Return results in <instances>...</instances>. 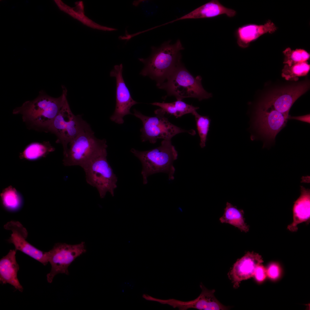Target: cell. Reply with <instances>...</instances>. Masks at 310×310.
Instances as JSON below:
<instances>
[{
	"mask_svg": "<svg viewBox=\"0 0 310 310\" xmlns=\"http://www.w3.org/2000/svg\"><path fill=\"white\" fill-rule=\"evenodd\" d=\"M184 49L179 39L174 44L169 40L158 47L152 46L150 57L138 59L144 65L140 74L155 80L158 87L166 80L181 61L180 52Z\"/></svg>",
	"mask_w": 310,
	"mask_h": 310,
	"instance_id": "1",
	"label": "cell"
},
{
	"mask_svg": "<svg viewBox=\"0 0 310 310\" xmlns=\"http://www.w3.org/2000/svg\"><path fill=\"white\" fill-rule=\"evenodd\" d=\"M62 87V92L59 97H52L41 90L36 98L15 108L13 113L21 115L24 121L47 130L67 100V89L63 86Z\"/></svg>",
	"mask_w": 310,
	"mask_h": 310,
	"instance_id": "2",
	"label": "cell"
},
{
	"mask_svg": "<svg viewBox=\"0 0 310 310\" xmlns=\"http://www.w3.org/2000/svg\"><path fill=\"white\" fill-rule=\"evenodd\" d=\"M131 152L142 164L144 184L148 183L149 176L158 173L167 174L169 180L174 179L175 169L173 164L178 154L171 140H163L160 146L150 150L140 151L132 148Z\"/></svg>",
	"mask_w": 310,
	"mask_h": 310,
	"instance_id": "3",
	"label": "cell"
},
{
	"mask_svg": "<svg viewBox=\"0 0 310 310\" xmlns=\"http://www.w3.org/2000/svg\"><path fill=\"white\" fill-rule=\"evenodd\" d=\"M69 145L63 160L66 166H78L82 168L96 157L107 152L106 140L96 138L90 125Z\"/></svg>",
	"mask_w": 310,
	"mask_h": 310,
	"instance_id": "4",
	"label": "cell"
},
{
	"mask_svg": "<svg viewBox=\"0 0 310 310\" xmlns=\"http://www.w3.org/2000/svg\"><path fill=\"white\" fill-rule=\"evenodd\" d=\"M202 80L201 76L195 77L192 75L181 61L166 80L158 88L165 90L168 96H174L177 100L191 98L201 101L212 96L204 89Z\"/></svg>",
	"mask_w": 310,
	"mask_h": 310,
	"instance_id": "5",
	"label": "cell"
},
{
	"mask_svg": "<svg viewBox=\"0 0 310 310\" xmlns=\"http://www.w3.org/2000/svg\"><path fill=\"white\" fill-rule=\"evenodd\" d=\"M133 111V115L142 123L140 129L142 142L149 141L154 144L158 139L171 140L173 137L181 133H187L192 135L195 133L193 130H185L171 123L165 117V112L161 108L154 111L155 115L153 117L144 115L135 109Z\"/></svg>",
	"mask_w": 310,
	"mask_h": 310,
	"instance_id": "6",
	"label": "cell"
},
{
	"mask_svg": "<svg viewBox=\"0 0 310 310\" xmlns=\"http://www.w3.org/2000/svg\"><path fill=\"white\" fill-rule=\"evenodd\" d=\"M89 125L81 115L73 114L67 100L47 130L56 136L57 143L61 144L64 155L68 145Z\"/></svg>",
	"mask_w": 310,
	"mask_h": 310,
	"instance_id": "7",
	"label": "cell"
},
{
	"mask_svg": "<svg viewBox=\"0 0 310 310\" xmlns=\"http://www.w3.org/2000/svg\"><path fill=\"white\" fill-rule=\"evenodd\" d=\"M107 152L93 159L83 168L86 182L96 188L101 198H104L107 192L112 196L117 187V177L107 159Z\"/></svg>",
	"mask_w": 310,
	"mask_h": 310,
	"instance_id": "8",
	"label": "cell"
},
{
	"mask_svg": "<svg viewBox=\"0 0 310 310\" xmlns=\"http://www.w3.org/2000/svg\"><path fill=\"white\" fill-rule=\"evenodd\" d=\"M85 243L75 245L57 243L48 252V261L51 266L50 272L46 275L48 282L51 283L59 274L68 275L69 266L78 257L86 252Z\"/></svg>",
	"mask_w": 310,
	"mask_h": 310,
	"instance_id": "9",
	"label": "cell"
},
{
	"mask_svg": "<svg viewBox=\"0 0 310 310\" xmlns=\"http://www.w3.org/2000/svg\"><path fill=\"white\" fill-rule=\"evenodd\" d=\"M288 116L272 108L258 104L253 119V126L263 138L272 142L286 126Z\"/></svg>",
	"mask_w": 310,
	"mask_h": 310,
	"instance_id": "10",
	"label": "cell"
},
{
	"mask_svg": "<svg viewBox=\"0 0 310 310\" xmlns=\"http://www.w3.org/2000/svg\"><path fill=\"white\" fill-rule=\"evenodd\" d=\"M123 65L121 64L115 65L110 73L111 77L115 78L116 84V106L110 119L119 124L124 123L125 116L132 114L130 111L131 107L139 103L132 98L123 78Z\"/></svg>",
	"mask_w": 310,
	"mask_h": 310,
	"instance_id": "11",
	"label": "cell"
},
{
	"mask_svg": "<svg viewBox=\"0 0 310 310\" xmlns=\"http://www.w3.org/2000/svg\"><path fill=\"white\" fill-rule=\"evenodd\" d=\"M202 292L196 299L190 301H183L174 299H162L152 297L150 300L162 304H166L173 308H177L180 310H186L190 308L200 310H228L230 307L221 303L214 294V289L209 290L202 284H200Z\"/></svg>",
	"mask_w": 310,
	"mask_h": 310,
	"instance_id": "12",
	"label": "cell"
},
{
	"mask_svg": "<svg viewBox=\"0 0 310 310\" xmlns=\"http://www.w3.org/2000/svg\"><path fill=\"white\" fill-rule=\"evenodd\" d=\"M4 228L11 231V236L8 241L13 244L15 249L28 255L44 266L47 264L49 262L48 252L39 250L26 241L27 231L20 222L9 221L4 225Z\"/></svg>",
	"mask_w": 310,
	"mask_h": 310,
	"instance_id": "13",
	"label": "cell"
},
{
	"mask_svg": "<svg viewBox=\"0 0 310 310\" xmlns=\"http://www.w3.org/2000/svg\"><path fill=\"white\" fill-rule=\"evenodd\" d=\"M309 87V84L306 83L284 88L271 94L259 104L288 115L294 103L308 90Z\"/></svg>",
	"mask_w": 310,
	"mask_h": 310,
	"instance_id": "14",
	"label": "cell"
},
{
	"mask_svg": "<svg viewBox=\"0 0 310 310\" xmlns=\"http://www.w3.org/2000/svg\"><path fill=\"white\" fill-rule=\"evenodd\" d=\"M263 262L261 256L253 251H248L238 259L228 274L233 287L238 288L242 281L253 277L256 267Z\"/></svg>",
	"mask_w": 310,
	"mask_h": 310,
	"instance_id": "15",
	"label": "cell"
},
{
	"mask_svg": "<svg viewBox=\"0 0 310 310\" xmlns=\"http://www.w3.org/2000/svg\"><path fill=\"white\" fill-rule=\"evenodd\" d=\"M276 30L277 27L270 20L264 25L248 24L243 25L235 30L237 43L240 48H247L251 42L262 35L268 33H272Z\"/></svg>",
	"mask_w": 310,
	"mask_h": 310,
	"instance_id": "16",
	"label": "cell"
},
{
	"mask_svg": "<svg viewBox=\"0 0 310 310\" xmlns=\"http://www.w3.org/2000/svg\"><path fill=\"white\" fill-rule=\"evenodd\" d=\"M236 14V12L234 10L225 7L218 0H212L191 12L165 24L184 20L212 18L223 14H225L228 17L232 18Z\"/></svg>",
	"mask_w": 310,
	"mask_h": 310,
	"instance_id": "17",
	"label": "cell"
},
{
	"mask_svg": "<svg viewBox=\"0 0 310 310\" xmlns=\"http://www.w3.org/2000/svg\"><path fill=\"white\" fill-rule=\"evenodd\" d=\"M16 249L10 250L0 260V282L3 284H9L21 292L23 288L18 278L19 266L16 259Z\"/></svg>",
	"mask_w": 310,
	"mask_h": 310,
	"instance_id": "18",
	"label": "cell"
},
{
	"mask_svg": "<svg viewBox=\"0 0 310 310\" xmlns=\"http://www.w3.org/2000/svg\"><path fill=\"white\" fill-rule=\"evenodd\" d=\"M301 194L294 202L293 208V220L287 229L292 232L298 230L299 224L309 221L310 217V192L309 190L302 187Z\"/></svg>",
	"mask_w": 310,
	"mask_h": 310,
	"instance_id": "19",
	"label": "cell"
},
{
	"mask_svg": "<svg viewBox=\"0 0 310 310\" xmlns=\"http://www.w3.org/2000/svg\"><path fill=\"white\" fill-rule=\"evenodd\" d=\"M54 1L61 10L68 14L88 26L94 29L104 31L117 30L116 28L107 27L97 24L86 16L84 14V6L82 1L76 2V6L73 7L67 5L61 0H54Z\"/></svg>",
	"mask_w": 310,
	"mask_h": 310,
	"instance_id": "20",
	"label": "cell"
},
{
	"mask_svg": "<svg viewBox=\"0 0 310 310\" xmlns=\"http://www.w3.org/2000/svg\"><path fill=\"white\" fill-rule=\"evenodd\" d=\"M224 210L223 215L219 219L221 223L231 224L242 232H247L249 231V226L245 222L243 210L238 209L236 206L227 202Z\"/></svg>",
	"mask_w": 310,
	"mask_h": 310,
	"instance_id": "21",
	"label": "cell"
},
{
	"mask_svg": "<svg viewBox=\"0 0 310 310\" xmlns=\"http://www.w3.org/2000/svg\"><path fill=\"white\" fill-rule=\"evenodd\" d=\"M55 149L49 142L33 143L26 147L20 153V157L29 160H36L45 157Z\"/></svg>",
	"mask_w": 310,
	"mask_h": 310,
	"instance_id": "22",
	"label": "cell"
},
{
	"mask_svg": "<svg viewBox=\"0 0 310 310\" xmlns=\"http://www.w3.org/2000/svg\"><path fill=\"white\" fill-rule=\"evenodd\" d=\"M2 204L6 210L14 211L22 207L23 200L21 195L11 186L4 189L0 194Z\"/></svg>",
	"mask_w": 310,
	"mask_h": 310,
	"instance_id": "23",
	"label": "cell"
},
{
	"mask_svg": "<svg viewBox=\"0 0 310 310\" xmlns=\"http://www.w3.org/2000/svg\"><path fill=\"white\" fill-rule=\"evenodd\" d=\"M310 69L307 61L289 66L286 64L282 71V76L287 80L297 81L299 77L306 75Z\"/></svg>",
	"mask_w": 310,
	"mask_h": 310,
	"instance_id": "24",
	"label": "cell"
},
{
	"mask_svg": "<svg viewBox=\"0 0 310 310\" xmlns=\"http://www.w3.org/2000/svg\"><path fill=\"white\" fill-rule=\"evenodd\" d=\"M195 117L197 129L200 139V146L203 148L206 146L210 120L207 116L201 115L196 111L192 114Z\"/></svg>",
	"mask_w": 310,
	"mask_h": 310,
	"instance_id": "25",
	"label": "cell"
},
{
	"mask_svg": "<svg viewBox=\"0 0 310 310\" xmlns=\"http://www.w3.org/2000/svg\"><path fill=\"white\" fill-rule=\"evenodd\" d=\"M285 56L283 63L290 66L294 64L307 61L310 57V54L302 49L292 50L290 48L283 51Z\"/></svg>",
	"mask_w": 310,
	"mask_h": 310,
	"instance_id": "26",
	"label": "cell"
},
{
	"mask_svg": "<svg viewBox=\"0 0 310 310\" xmlns=\"http://www.w3.org/2000/svg\"><path fill=\"white\" fill-rule=\"evenodd\" d=\"M174 108L176 112L175 117H180L186 114H192L199 108L186 103L182 100H177L173 102Z\"/></svg>",
	"mask_w": 310,
	"mask_h": 310,
	"instance_id": "27",
	"label": "cell"
},
{
	"mask_svg": "<svg viewBox=\"0 0 310 310\" xmlns=\"http://www.w3.org/2000/svg\"><path fill=\"white\" fill-rule=\"evenodd\" d=\"M267 276L270 279L276 280L279 276L280 269L279 266L276 263H271L266 270Z\"/></svg>",
	"mask_w": 310,
	"mask_h": 310,
	"instance_id": "28",
	"label": "cell"
},
{
	"mask_svg": "<svg viewBox=\"0 0 310 310\" xmlns=\"http://www.w3.org/2000/svg\"><path fill=\"white\" fill-rule=\"evenodd\" d=\"M267 276L266 270L264 267L261 264L258 266L255 270L253 276L256 280L258 282H262L265 279Z\"/></svg>",
	"mask_w": 310,
	"mask_h": 310,
	"instance_id": "29",
	"label": "cell"
},
{
	"mask_svg": "<svg viewBox=\"0 0 310 310\" xmlns=\"http://www.w3.org/2000/svg\"><path fill=\"white\" fill-rule=\"evenodd\" d=\"M295 119L302 122L310 123V115L308 114L302 116H291L289 115L288 119Z\"/></svg>",
	"mask_w": 310,
	"mask_h": 310,
	"instance_id": "30",
	"label": "cell"
}]
</instances>
